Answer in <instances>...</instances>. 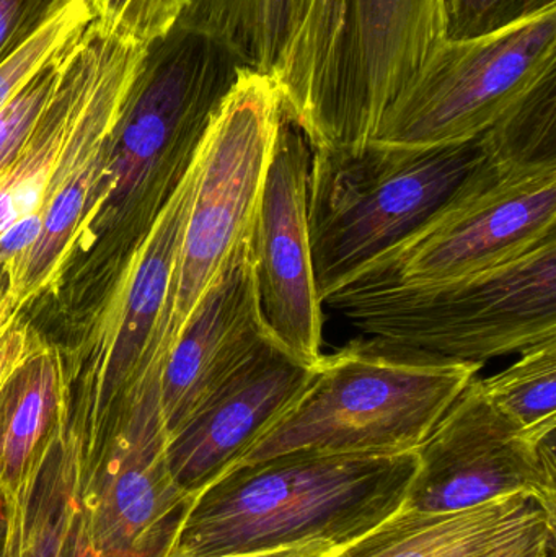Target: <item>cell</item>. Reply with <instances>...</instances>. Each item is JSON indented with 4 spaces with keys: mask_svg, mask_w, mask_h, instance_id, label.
I'll return each mask as SVG.
<instances>
[{
    "mask_svg": "<svg viewBox=\"0 0 556 557\" xmlns=\"http://www.w3.org/2000/svg\"><path fill=\"white\" fill-rule=\"evenodd\" d=\"M15 317V314H13ZM13 317L7 318V320L0 321V331H2V327L5 326L7 323H9L10 320H12Z\"/></svg>",
    "mask_w": 556,
    "mask_h": 557,
    "instance_id": "36",
    "label": "cell"
},
{
    "mask_svg": "<svg viewBox=\"0 0 556 557\" xmlns=\"http://www.w3.org/2000/svg\"><path fill=\"white\" fill-rule=\"evenodd\" d=\"M111 36L91 22L65 49L61 78L48 107L18 157L0 170V237L16 222L41 212L52 173Z\"/></svg>",
    "mask_w": 556,
    "mask_h": 557,
    "instance_id": "18",
    "label": "cell"
},
{
    "mask_svg": "<svg viewBox=\"0 0 556 557\" xmlns=\"http://www.w3.org/2000/svg\"><path fill=\"white\" fill-rule=\"evenodd\" d=\"M7 532H9V497L0 491V555L5 546Z\"/></svg>",
    "mask_w": 556,
    "mask_h": 557,
    "instance_id": "33",
    "label": "cell"
},
{
    "mask_svg": "<svg viewBox=\"0 0 556 557\" xmlns=\"http://www.w3.org/2000/svg\"><path fill=\"white\" fill-rule=\"evenodd\" d=\"M9 287V276H7V267L0 261V292Z\"/></svg>",
    "mask_w": 556,
    "mask_h": 557,
    "instance_id": "35",
    "label": "cell"
},
{
    "mask_svg": "<svg viewBox=\"0 0 556 557\" xmlns=\"http://www.w3.org/2000/svg\"><path fill=\"white\" fill-rule=\"evenodd\" d=\"M270 337L247 240L234 251L163 363L159 399L169 438Z\"/></svg>",
    "mask_w": 556,
    "mask_h": 557,
    "instance_id": "16",
    "label": "cell"
},
{
    "mask_svg": "<svg viewBox=\"0 0 556 557\" xmlns=\"http://www.w3.org/2000/svg\"><path fill=\"white\" fill-rule=\"evenodd\" d=\"M483 140L490 159L505 172L556 170V72L512 104Z\"/></svg>",
    "mask_w": 556,
    "mask_h": 557,
    "instance_id": "22",
    "label": "cell"
},
{
    "mask_svg": "<svg viewBox=\"0 0 556 557\" xmlns=\"http://www.w3.org/2000/svg\"><path fill=\"white\" fill-rule=\"evenodd\" d=\"M240 69L224 46L185 26L146 46L114 131L103 206L129 201L166 159L188 166Z\"/></svg>",
    "mask_w": 556,
    "mask_h": 557,
    "instance_id": "8",
    "label": "cell"
},
{
    "mask_svg": "<svg viewBox=\"0 0 556 557\" xmlns=\"http://www.w3.org/2000/svg\"><path fill=\"white\" fill-rule=\"evenodd\" d=\"M293 0H186L180 22L224 46L242 67L273 74L286 42Z\"/></svg>",
    "mask_w": 556,
    "mask_h": 557,
    "instance_id": "21",
    "label": "cell"
},
{
    "mask_svg": "<svg viewBox=\"0 0 556 557\" xmlns=\"http://www.w3.org/2000/svg\"><path fill=\"white\" fill-rule=\"evenodd\" d=\"M417 470V451H293L232 468L193 499L163 557L346 545L401 509Z\"/></svg>",
    "mask_w": 556,
    "mask_h": 557,
    "instance_id": "1",
    "label": "cell"
},
{
    "mask_svg": "<svg viewBox=\"0 0 556 557\" xmlns=\"http://www.w3.org/2000/svg\"><path fill=\"white\" fill-rule=\"evenodd\" d=\"M326 555H329V553H326ZM323 557V556H322Z\"/></svg>",
    "mask_w": 556,
    "mask_h": 557,
    "instance_id": "38",
    "label": "cell"
},
{
    "mask_svg": "<svg viewBox=\"0 0 556 557\" xmlns=\"http://www.w3.org/2000/svg\"><path fill=\"white\" fill-rule=\"evenodd\" d=\"M338 545L326 542L300 543L286 548L267 549V552L244 553V555H227L214 557H322ZM343 546V545H342Z\"/></svg>",
    "mask_w": 556,
    "mask_h": 557,
    "instance_id": "32",
    "label": "cell"
},
{
    "mask_svg": "<svg viewBox=\"0 0 556 557\" xmlns=\"http://www.w3.org/2000/svg\"><path fill=\"white\" fill-rule=\"evenodd\" d=\"M480 383L490 403L529 434L556 431V339L524 350L518 362Z\"/></svg>",
    "mask_w": 556,
    "mask_h": 557,
    "instance_id": "23",
    "label": "cell"
},
{
    "mask_svg": "<svg viewBox=\"0 0 556 557\" xmlns=\"http://www.w3.org/2000/svg\"><path fill=\"white\" fill-rule=\"evenodd\" d=\"M64 363L36 341L0 389V491L12 493L69 422Z\"/></svg>",
    "mask_w": 556,
    "mask_h": 557,
    "instance_id": "19",
    "label": "cell"
},
{
    "mask_svg": "<svg viewBox=\"0 0 556 557\" xmlns=\"http://www.w3.org/2000/svg\"><path fill=\"white\" fill-rule=\"evenodd\" d=\"M195 182L193 156L134 251L98 327L87 375L84 419L82 425H72L82 441H91L103 431L118 392L124 385L129 389L169 297Z\"/></svg>",
    "mask_w": 556,
    "mask_h": 557,
    "instance_id": "14",
    "label": "cell"
},
{
    "mask_svg": "<svg viewBox=\"0 0 556 557\" xmlns=\"http://www.w3.org/2000/svg\"><path fill=\"white\" fill-rule=\"evenodd\" d=\"M323 305L366 336L483 366L556 339V235L472 276L343 287Z\"/></svg>",
    "mask_w": 556,
    "mask_h": 557,
    "instance_id": "6",
    "label": "cell"
},
{
    "mask_svg": "<svg viewBox=\"0 0 556 557\" xmlns=\"http://www.w3.org/2000/svg\"><path fill=\"white\" fill-rule=\"evenodd\" d=\"M552 519L529 496L499 497L457 512L405 509L323 557H492Z\"/></svg>",
    "mask_w": 556,
    "mask_h": 557,
    "instance_id": "17",
    "label": "cell"
},
{
    "mask_svg": "<svg viewBox=\"0 0 556 557\" xmlns=\"http://www.w3.org/2000/svg\"><path fill=\"white\" fill-rule=\"evenodd\" d=\"M555 533L556 525L545 523L526 533L511 545L499 549L492 557H545L552 548H555Z\"/></svg>",
    "mask_w": 556,
    "mask_h": 557,
    "instance_id": "30",
    "label": "cell"
},
{
    "mask_svg": "<svg viewBox=\"0 0 556 557\" xmlns=\"http://www.w3.org/2000/svg\"><path fill=\"white\" fill-rule=\"evenodd\" d=\"M482 367L378 337L353 339L322 356L299 401L232 468L293 451H417Z\"/></svg>",
    "mask_w": 556,
    "mask_h": 557,
    "instance_id": "4",
    "label": "cell"
},
{
    "mask_svg": "<svg viewBox=\"0 0 556 557\" xmlns=\"http://www.w3.org/2000/svg\"><path fill=\"white\" fill-rule=\"evenodd\" d=\"M16 313H18V308H16L12 297H10L9 287L3 288L0 292V321L7 320V318L13 317Z\"/></svg>",
    "mask_w": 556,
    "mask_h": 557,
    "instance_id": "34",
    "label": "cell"
},
{
    "mask_svg": "<svg viewBox=\"0 0 556 557\" xmlns=\"http://www.w3.org/2000/svg\"><path fill=\"white\" fill-rule=\"evenodd\" d=\"M555 432L532 435L519 428L473 376L418 448L405 509L457 512L521 494L556 520Z\"/></svg>",
    "mask_w": 556,
    "mask_h": 557,
    "instance_id": "10",
    "label": "cell"
},
{
    "mask_svg": "<svg viewBox=\"0 0 556 557\" xmlns=\"http://www.w3.org/2000/svg\"><path fill=\"white\" fill-rule=\"evenodd\" d=\"M55 557H98L94 546H91L90 539H88L84 522H82L78 503L64 533H62Z\"/></svg>",
    "mask_w": 556,
    "mask_h": 557,
    "instance_id": "31",
    "label": "cell"
},
{
    "mask_svg": "<svg viewBox=\"0 0 556 557\" xmlns=\"http://www.w3.org/2000/svg\"><path fill=\"white\" fill-rule=\"evenodd\" d=\"M310 163L309 139L284 113L248 244L268 334L297 362L316 369L323 356V301L307 215Z\"/></svg>",
    "mask_w": 556,
    "mask_h": 557,
    "instance_id": "12",
    "label": "cell"
},
{
    "mask_svg": "<svg viewBox=\"0 0 556 557\" xmlns=\"http://www.w3.org/2000/svg\"><path fill=\"white\" fill-rule=\"evenodd\" d=\"M69 45L35 72L0 108V170L5 169L18 157L39 116L48 107L61 78L62 61Z\"/></svg>",
    "mask_w": 556,
    "mask_h": 557,
    "instance_id": "25",
    "label": "cell"
},
{
    "mask_svg": "<svg viewBox=\"0 0 556 557\" xmlns=\"http://www.w3.org/2000/svg\"><path fill=\"white\" fill-rule=\"evenodd\" d=\"M502 173L483 134L437 147L312 149L307 215L322 301Z\"/></svg>",
    "mask_w": 556,
    "mask_h": 557,
    "instance_id": "3",
    "label": "cell"
},
{
    "mask_svg": "<svg viewBox=\"0 0 556 557\" xmlns=\"http://www.w3.org/2000/svg\"><path fill=\"white\" fill-rule=\"evenodd\" d=\"M313 373L271 337L264 341L169 438L165 460L173 481L198 496L291 411Z\"/></svg>",
    "mask_w": 556,
    "mask_h": 557,
    "instance_id": "15",
    "label": "cell"
},
{
    "mask_svg": "<svg viewBox=\"0 0 556 557\" xmlns=\"http://www.w3.org/2000/svg\"><path fill=\"white\" fill-rule=\"evenodd\" d=\"M67 0H0V64L25 45Z\"/></svg>",
    "mask_w": 556,
    "mask_h": 557,
    "instance_id": "28",
    "label": "cell"
},
{
    "mask_svg": "<svg viewBox=\"0 0 556 557\" xmlns=\"http://www.w3.org/2000/svg\"><path fill=\"white\" fill-rule=\"evenodd\" d=\"M556 72V7L469 39H444L382 116L372 143L437 147L475 139Z\"/></svg>",
    "mask_w": 556,
    "mask_h": 557,
    "instance_id": "7",
    "label": "cell"
},
{
    "mask_svg": "<svg viewBox=\"0 0 556 557\" xmlns=\"http://www.w3.org/2000/svg\"><path fill=\"white\" fill-rule=\"evenodd\" d=\"M91 23L85 0H67L25 45L0 64V108Z\"/></svg>",
    "mask_w": 556,
    "mask_h": 557,
    "instance_id": "24",
    "label": "cell"
},
{
    "mask_svg": "<svg viewBox=\"0 0 556 557\" xmlns=\"http://www.w3.org/2000/svg\"><path fill=\"white\" fill-rule=\"evenodd\" d=\"M552 235H556V170L503 172L343 287L433 284L472 276L516 260Z\"/></svg>",
    "mask_w": 556,
    "mask_h": 557,
    "instance_id": "11",
    "label": "cell"
},
{
    "mask_svg": "<svg viewBox=\"0 0 556 557\" xmlns=\"http://www.w3.org/2000/svg\"><path fill=\"white\" fill-rule=\"evenodd\" d=\"M81 457L71 429L59 431L9 497V532L0 557H55L77 507Z\"/></svg>",
    "mask_w": 556,
    "mask_h": 557,
    "instance_id": "20",
    "label": "cell"
},
{
    "mask_svg": "<svg viewBox=\"0 0 556 557\" xmlns=\"http://www.w3.org/2000/svg\"><path fill=\"white\" fill-rule=\"evenodd\" d=\"M545 557H555V548H552L551 552L547 553Z\"/></svg>",
    "mask_w": 556,
    "mask_h": 557,
    "instance_id": "37",
    "label": "cell"
},
{
    "mask_svg": "<svg viewBox=\"0 0 556 557\" xmlns=\"http://www.w3.org/2000/svg\"><path fill=\"white\" fill-rule=\"evenodd\" d=\"M35 343L36 337L29 331L28 324L16 320V314L2 327L0 331V389Z\"/></svg>",
    "mask_w": 556,
    "mask_h": 557,
    "instance_id": "29",
    "label": "cell"
},
{
    "mask_svg": "<svg viewBox=\"0 0 556 557\" xmlns=\"http://www.w3.org/2000/svg\"><path fill=\"white\" fill-rule=\"evenodd\" d=\"M551 7L556 0H444L446 39L489 35Z\"/></svg>",
    "mask_w": 556,
    "mask_h": 557,
    "instance_id": "27",
    "label": "cell"
},
{
    "mask_svg": "<svg viewBox=\"0 0 556 557\" xmlns=\"http://www.w3.org/2000/svg\"><path fill=\"white\" fill-rule=\"evenodd\" d=\"M444 39V0H293L273 72L284 113L312 149H362Z\"/></svg>",
    "mask_w": 556,
    "mask_h": 557,
    "instance_id": "2",
    "label": "cell"
},
{
    "mask_svg": "<svg viewBox=\"0 0 556 557\" xmlns=\"http://www.w3.org/2000/svg\"><path fill=\"white\" fill-rule=\"evenodd\" d=\"M146 46L111 36L49 182L36 244L7 264L16 308L49 290L62 276L82 228L104 202L114 131Z\"/></svg>",
    "mask_w": 556,
    "mask_h": 557,
    "instance_id": "13",
    "label": "cell"
},
{
    "mask_svg": "<svg viewBox=\"0 0 556 557\" xmlns=\"http://www.w3.org/2000/svg\"><path fill=\"white\" fill-rule=\"evenodd\" d=\"M85 3L91 22L104 32L149 46L172 32L186 0H85Z\"/></svg>",
    "mask_w": 556,
    "mask_h": 557,
    "instance_id": "26",
    "label": "cell"
},
{
    "mask_svg": "<svg viewBox=\"0 0 556 557\" xmlns=\"http://www.w3.org/2000/svg\"><path fill=\"white\" fill-rule=\"evenodd\" d=\"M284 117L273 74L242 67L196 147L191 208L165 307L147 343L127 399L159 382L163 363L251 222Z\"/></svg>",
    "mask_w": 556,
    "mask_h": 557,
    "instance_id": "5",
    "label": "cell"
},
{
    "mask_svg": "<svg viewBox=\"0 0 556 557\" xmlns=\"http://www.w3.org/2000/svg\"><path fill=\"white\" fill-rule=\"evenodd\" d=\"M78 442V441H77ZM159 382L82 448L77 503L98 557H163L195 497L173 481Z\"/></svg>",
    "mask_w": 556,
    "mask_h": 557,
    "instance_id": "9",
    "label": "cell"
}]
</instances>
